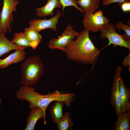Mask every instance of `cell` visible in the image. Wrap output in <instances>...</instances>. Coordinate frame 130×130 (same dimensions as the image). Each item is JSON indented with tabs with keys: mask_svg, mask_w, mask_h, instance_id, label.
<instances>
[{
	"mask_svg": "<svg viewBox=\"0 0 130 130\" xmlns=\"http://www.w3.org/2000/svg\"><path fill=\"white\" fill-rule=\"evenodd\" d=\"M89 30L85 28L75 40H72L65 47L64 52L69 59L77 63L94 66L100 53L90 38Z\"/></svg>",
	"mask_w": 130,
	"mask_h": 130,
	"instance_id": "1",
	"label": "cell"
},
{
	"mask_svg": "<svg viewBox=\"0 0 130 130\" xmlns=\"http://www.w3.org/2000/svg\"><path fill=\"white\" fill-rule=\"evenodd\" d=\"M21 83L22 86L36 84L45 73L44 66L38 56L29 57L21 65Z\"/></svg>",
	"mask_w": 130,
	"mask_h": 130,
	"instance_id": "2",
	"label": "cell"
},
{
	"mask_svg": "<svg viewBox=\"0 0 130 130\" xmlns=\"http://www.w3.org/2000/svg\"><path fill=\"white\" fill-rule=\"evenodd\" d=\"M115 25L112 24L107 23L104 25L99 30L100 37L102 40L108 39L109 43L107 46L111 44L115 48L117 46L123 47L130 50V37L126 34L122 35L116 31Z\"/></svg>",
	"mask_w": 130,
	"mask_h": 130,
	"instance_id": "3",
	"label": "cell"
},
{
	"mask_svg": "<svg viewBox=\"0 0 130 130\" xmlns=\"http://www.w3.org/2000/svg\"><path fill=\"white\" fill-rule=\"evenodd\" d=\"M19 0H3V5L0 13V31L7 34V30L11 32V24L13 20V12L17 11Z\"/></svg>",
	"mask_w": 130,
	"mask_h": 130,
	"instance_id": "4",
	"label": "cell"
},
{
	"mask_svg": "<svg viewBox=\"0 0 130 130\" xmlns=\"http://www.w3.org/2000/svg\"><path fill=\"white\" fill-rule=\"evenodd\" d=\"M83 23L85 28L93 32H98L105 25L108 23L110 20L103 15L101 10L93 14L85 13Z\"/></svg>",
	"mask_w": 130,
	"mask_h": 130,
	"instance_id": "5",
	"label": "cell"
},
{
	"mask_svg": "<svg viewBox=\"0 0 130 130\" xmlns=\"http://www.w3.org/2000/svg\"><path fill=\"white\" fill-rule=\"evenodd\" d=\"M80 32L75 31L72 26H68L58 38H53L49 41L48 47L51 49H58L64 52L65 47L77 37Z\"/></svg>",
	"mask_w": 130,
	"mask_h": 130,
	"instance_id": "6",
	"label": "cell"
},
{
	"mask_svg": "<svg viewBox=\"0 0 130 130\" xmlns=\"http://www.w3.org/2000/svg\"><path fill=\"white\" fill-rule=\"evenodd\" d=\"M122 70L123 68L120 66L116 68L111 90L110 103L115 109L117 117L121 112V100L119 83Z\"/></svg>",
	"mask_w": 130,
	"mask_h": 130,
	"instance_id": "7",
	"label": "cell"
},
{
	"mask_svg": "<svg viewBox=\"0 0 130 130\" xmlns=\"http://www.w3.org/2000/svg\"><path fill=\"white\" fill-rule=\"evenodd\" d=\"M62 14L58 10L57 11L56 15L49 19H34L29 21V27L32 28L38 32L45 29L51 28L57 32L56 25L58 22V19Z\"/></svg>",
	"mask_w": 130,
	"mask_h": 130,
	"instance_id": "8",
	"label": "cell"
},
{
	"mask_svg": "<svg viewBox=\"0 0 130 130\" xmlns=\"http://www.w3.org/2000/svg\"><path fill=\"white\" fill-rule=\"evenodd\" d=\"M30 108L31 111L26 121V125L25 130H33L36 122L40 118H42L45 125L46 124L45 116L43 111L40 107L34 106Z\"/></svg>",
	"mask_w": 130,
	"mask_h": 130,
	"instance_id": "9",
	"label": "cell"
},
{
	"mask_svg": "<svg viewBox=\"0 0 130 130\" xmlns=\"http://www.w3.org/2000/svg\"><path fill=\"white\" fill-rule=\"evenodd\" d=\"M25 58L26 52L24 49L16 50L6 58L0 59V69H3L11 64L25 60Z\"/></svg>",
	"mask_w": 130,
	"mask_h": 130,
	"instance_id": "10",
	"label": "cell"
},
{
	"mask_svg": "<svg viewBox=\"0 0 130 130\" xmlns=\"http://www.w3.org/2000/svg\"><path fill=\"white\" fill-rule=\"evenodd\" d=\"M120 92L121 100V113L130 110V89L124 84L123 78L120 76L119 80Z\"/></svg>",
	"mask_w": 130,
	"mask_h": 130,
	"instance_id": "11",
	"label": "cell"
},
{
	"mask_svg": "<svg viewBox=\"0 0 130 130\" xmlns=\"http://www.w3.org/2000/svg\"><path fill=\"white\" fill-rule=\"evenodd\" d=\"M62 7V5L59 0H48L44 6L36 9V14L39 17H44L49 15L52 16L54 14L53 11L54 8Z\"/></svg>",
	"mask_w": 130,
	"mask_h": 130,
	"instance_id": "12",
	"label": "cell"
},
{
	"mask_svg": "<svg viewBox=\"0 0 130 130\" xmlns=\"http://www.w3.org/2000/svg\"><path fill=\"white\" fill-rule=\"evenodd\" d=\"M27 47L13 43L6 38L4 32L0 31V59L2 55L12 50L24 49Z\"/></svg>",
	"mask_w": 130,
	"mask_h": 130,
	"instance_id": "13",
	"label": "cell"
},
{
	"mask_svg": "<svg viewBox=\"0 0 130 130\" xmlns=\"http://www.w3.org/2000/svg\"><path fill=\"white\" fill-rule=\"evenodd\" d=\"M115 122L114 130H130V110L120 113Z\"/></svg>",
	"mask_w": 130,
	"mask_h": 130,
	"instance_id": "14",
	"label": "cell"
},
{
	"mask_svg": "<svg viewBox=\"0 0 130 130\" xmlns=\"http://www.w3.org/2000/svg\"><path fill=\"white\" fill-rule=\"evenodd\" d=\"M64 102L62 101H55L53 105L50 107L49 112L53 122L56 124L63 115V108Z\"/></svg>",
	"mask_w": 130,
	"mask_h": 130,
	"instance_id": "15",
	"label": "cell"
},
{
	"mask_svg": "<svg viewBox=\"0 0 130 130\" xmlns=\"http://www.w3.org/2000/svg\"><path fill=\"white\" fill-rule=\"evenodd\" d=\"M39 32L34 29L28 27L24 29V33L30 42V46L33 49H35L42 39L41 35Z\"/></svg>",
	"mask_w": 130,
	"mask_h": 130,
	"instance_id": "16",
	"label": "cell"
},
{
	"mask_svg": "<svg viewBox=\"0 0 130 130\" xmlns=\"http://www.w3.org/2000/svg\"><path fill=\"white\" fill-rule=\"evenodd\" d=\"M100 0H78L77 3L84 13L93 14L98 9Z\"/></svg>",
	"mask_w": 130,
	"mask_h": 130,
	"instance_id": "17",
	"label": "cell"
},
{
	"mask_svg": "<svg viewBox=\"0 0 130 130\" xmlns=\"http://www.w3.org/2000/svg\"><path fill=\"white\" fill-rule=\"evenodd\" d=\"M71 115L69 112L64 113L63 117L56 124L59 130H71L74 125Z\"/></svg>",
	"mask_w": 130,
	"mask_h": 130,
	"instance_id": "18",
	"label": "cell"
},
{
	"mask_svg": "<svg viewBox=\"0 0 130 130\" xmlns=\"http://www.w3.org/2000/svg\"><path fill=\"white\" fill-rule=\"evenodd\" d=\"M13 37L11 41L18 45L29 47L30 42L25 35L24 32H22L13 34Z\"/></svg>",
	"mask_w": 130,
	"mask_h": 130,
	"instance_id": "19",
	"label": "cell"
},
{
	"mask_svg": "<svg viewBox=\"0 0 130 130\" xmlns=\"http://www.w3.org/2000/svg\"><path fill=\"white\" fill-rule=\"evenodd\" d=\"M78 0H59V1L62 6L63 12L65 7L70 6H73L79 11L81 13H84V12L83 10L78 6V4L77 2Z\"/></svg>",
	"mask_w": 130,
	"mask_h": 130,
	"instance_id": "20",
	"label": "cell"
},
{
	"mask_svg": "<svg viewBox=\"0 0 130 130\" xmlns=\"http://www.w3.org/2000/svg\"><path fill=\"white\" fill-rule=\"evenodd\" d=\"M115 27L117 29H121L124 30L126 34L130 37V26L125 25L121 21L117 23Z\"/></svg>",
	"mask_w": 130,
	"mask_h": 130,
	"instance_id": "21",
	"label": "cell"
},
{
	"mask_svg": "<svg viewBox=\"0 0 130 130\" xmlns=\"http://www.w3.org/2000/svg\"><path fill=\"white\" fill-rule=\"evenodd\" d=\"M118 4L122 10L123 12H128L130 11V0H125L118 3Z\"/></svg>",
	"mask_w": 130,
	"mask_h": 130,
	"instance_id": "22",
	"label": "cell"
},
{
	"mask_svg": "<svg viewBox=\"0 0 130 130\" xmlns=\"http://www.w3.org/2000/svg\"><path fill=\"white\" fill-rule=\"evenodd\" d=\"M124 0H102L101 3L103 6H106L113 3L120 2Z\"/></svg>",
	"mask_w": 130,
	"mask_h": 130,
	"instance_id": "23",
	"label": "cell"
},
{
	"mask_svg": "<svg viewBox=\"0 0 130 130\" xmlns=\"http://www.w3.org/2000/svg\"><path fill=\"white\" fill-rule=\"evenodd\" d=\"M123 65L125 67L127 66H130V53L125 57L123 63Z\"/></svg>",
	"mask_w": 130,
	"mask_h": 130,
	"instance_id": "24",
	"label": "cell"
},
{
	"mask_svg": "<svg viewBox=\"0 0 130 130\" xmlns=\"http://www.w3.org/2000/svg\"><path fill=\"white\" fill-rule=\"evenodd\" d=\"M0 103H1V100L0 99Z\"/></svg>",
	"mask_w": 130,
	"mask_h": 130,
	"instance_id": "25",
	"label": "cell"
},
{
	"mask_svg": "<svg viewBox=\"0 0 130 130\" xmlns=\"http://www.w3.org/2000/svg\"></svg>",
	"mask_w": 130,
	"mask_h": 130,
	"instance_id": "26",
	"label": "cell"
}]
</instances>
